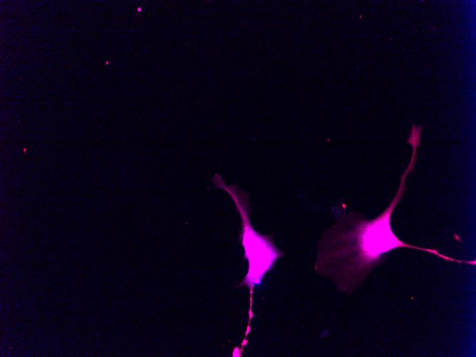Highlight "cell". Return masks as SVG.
I'll return each instance as SVG.
<instances>
[{"label":"cell","instance_id":"6da1fadb","mask_svg":"<svg viewBox=\"0 0 476 357\" xmlns=\"http://www.w3.org/2000/svg\"><path fill=\"white\" fill-rule=\"evenodd\" d=\"M413 154L409 165L400 177L398 190L387 209L378 217L366 220L360 214L351 213L338 220L327 231L319 244L317 264L334 265L346 275L361 279L380 261L381 256L398 247H409L427 251L446 260L459 261L438 253L435 249L410 245L400 240L393 232L390 216L405 191L406 176L414 169L417 148L419 144L413 142Z\"/></svg>","mask_w":476,"mask_h":357},{"label":"cell","instance_id":"7a4b0ae2","mask_svg":"<svg viewBox=\"0 0 476 357\" xmlns=\"http://www.w3.org/2000/svg\"><path fill=\"white\" fill-rule=\"evenodd\" d=\"M212 180L215 187H221L229 194L240 213L242 232L239 239L244 247L245 257L249 264V273L243 283L252 288L254 284L260 282L263 275L284 253L274 244L271 235L260 234L252 227L249 195L235 185H226L217 174Z\"/></svg>","mask_w":476,"mask_h":357},{"label":"cell","instance_id":"3957f363","mask_svg":"<svg viewBox=\"0 0 476 357\" xmlns=\"http://www.w3.org/2000/svg\"><path fill=\"white\" fill-rule=\"evenodd\" d=\"M413 125H417L413 124ZM413 125H412V126H413ZM417 126H419V125H417ZM420 127H421V125H420ZM421 128H422V129H423V126H422Z\"/></svg>","mask_w":476,"mask_h":357}]
</instances>
